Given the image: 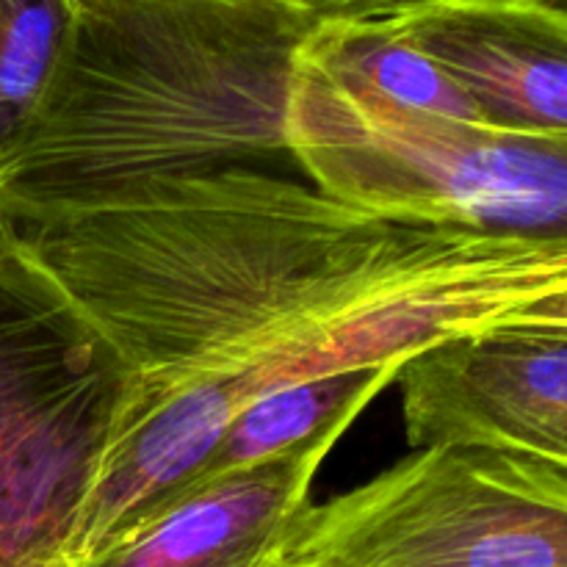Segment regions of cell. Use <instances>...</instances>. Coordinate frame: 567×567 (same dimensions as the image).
<instances>
[{"instance_id":"ba28073f","label":"cell","mask_w":567,"mask_h":567,"mask_svg":"<svg viewBox=\"0 0 567 567\" xmlns=\"http://www.w3.org/2000/svg\"><path fill=\"white\" fill-rule=\"evenodd\" d=\"M330 452L319 443L221 476L83 567H266Z\"/></svg>"},{"instance_id":"5b68a950","label":"cell","mask_w":567,"mask_h":567,"mask_svg":"<svg viewBox=\"0 0 567 567\" xmlns=\"http://www.w3.org/2000/svg\"><path fill=\"white\" fill-rule=\"evenodd\" d=\"M266 567H567V465L430 446L286 526Z\"/></svg>"},{"instance_id":"30bf717a","label":"cell","mask_w":567,"mask_h":567,"mask_svg":"<svg viewBox=\"0 0 567 567\" xmlns=\"http://www.w3.org/2000/svg\"><path fill=\"white\" fill-rule=\"evenodd\" d=\"M299 59L349 97L408 114L487 125L476 105L393 31L388 17L319 22L299 42Z\"/></svg>"},{"instance_id":"9c48e42d","label":"cell","mask_w":567,"mask_h":567,"mask_svg":"<svg viewBox=\"0 0 567 567\" xmlns=\"http://www.w3.org/2000/svg\"><path fill=\"white\" fill-rule=\"evenodd\" d=\"M396 377L399 369L352 371V374L319 377V380L297 382V385L264 393L221 430L219 441L214 443L205 463L166 504L164 513L183 496L221 480V476L252 468L266 460L299 452V449L319 446V443L336 446V441L352 426V421Z\"/></svg>"},{"instance_id":"4fadbf2b","label":"cell","mask_w":567,"mask_h":567,"mask_svg":"<svg viewBox=\"0 0 567 567\" xmlns=\"http://www.w3.org/2000/svg\"><path fill=\"white\" fill-rule=\"evenodd\" d=\"M543 3H554V6H565V0H543Z\"/></svg>"},{"instance_id":"52a82bcc","label":"cell","mask_w":567,"mask_h":567,"mask_svg":"<svg viewBox=\"0 0 567 567\" xmlns=\"http://www.w3.org/2000/svg\"><path fill=\"white\" fill-rule=\"evenodd\" d=\"M496 131L567 136V11L543 0H421L388 17Z\"/></svg>"},{"instance_id":"3957f363","label":"cell","mask_w":567,"mask_h":567,"mask_svg":"<svg viewBox=\"0 0 567 567\" xmlns=\"http://www.w3.org/2000/svg\"><path fill=\"white\" fill-rule=\"evenodd\" d=\"M133 374L0 233V567H81Z\"/></svg>"},{"instance_id":"8fae6325","label":"cell","mask_w":567,"mask_h":567,"mask_svg":"<svg viewBox=\"0 0 567 567\" xmlns=\"http://www.w3.org/2000/svg\"><path fill=\"white\" fill-rule=\"evenodd\" d=\"M72 20V0H0V169L48 94Z\"/></svg>"},{"instance_id":"6da1fadb","label":"cell","mask_w":567,"mask_h":567,"mask_svg":"<svg viewBox=\"0 0 567 567\" xmlns=\"http://www.w3.org/2000/svg\"><path fill=\"white\" fill-rule=\"evenodd\" d=\"M0 233L133 374L120 441L188 388L225 430L277 388L567 324V238L393 219L269 169L0 210Z\"/></svg>"},{"instance_id":"277c9868","label":"cell","mask_w":567,"mask_h":567,"mask_svg":"<svg viewBox=\"0 0 567 567\" xmlns=\"http://www.w3.org/2000/svg\"><path fill=\"white\" fill-rule=\"evenodd\" d=\"M291 161L321 192L374 214L487 233L567 238V136L382 109L293 59Z\"/></svg>"},{"instance_id":"7a4b0ae2","label":"cell","mask_w":567,"mask_h":567,"mask_svg":"<svg viewBox=\"0 0 567 567\" xmlns=\"http://www.w3.org/2000/svg\"><path fill=\"white\" fill-rule=\"evenodd\" d=\"M310 28L205 0H72L48 94L0 169V210L291 158L286 109Z\"/></svg>"},{"instance_id":"8992f818","label":"cell","mask_w":567,"mask_h":567,"mask_svg":"<svg viewBox=\"0 0 567 567\" xmlns=\"http://www.w3.org/2000/svg\"><path fill=\"white\" fill-rule=\"evenodd\" d=\"M415 449L567 465V324H509L432 343L399 369Z\"/></svg>"},{"instance_id":"7c38bea8","label":"cell","mask_w":567,"mask_h":567,"mask_svg":"<svg viewBox=\"0 0 567 567\" xmlns=\"http://www.w3.org/2000/svg\"><path fill=\"white\" fill-rule=\"evenodd\" d=\"M205 3L236 6V9H258L271 14L293 17V20L319 25L327 20H377L393 17L421 0H205Z\"/></svg>"}]
</instances>
